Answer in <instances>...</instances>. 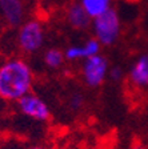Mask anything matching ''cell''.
Here are the masks:
<instances>
[{
    "label": "cell",
    "instance_id": "cell-1",
    "mask_svg": "<svg viewBox=\"0 0 148 149\" xmlns=\"http://www.w3.org/2000/svg\"><path fill=\"white\" fill-rule=\"evenodd\" d=\"M34 85V72L23 59L6 60L0 64V99L18 101L31 92Z\"/></svg>",
    "mask_w": 148,
    "mask_h": 149
},
{
    "label": "cell",
    "instance_id": "cell-2",
    "mask_svg": "<svg viewBox=\"0 0 148 149\" xmlns=\"http://www.w3.org/2000/svg\"><path fill=\"white\" fill-rule=\"evenodd\" d=\"M92 28L95 39H97L102 45H112L120 36L121 24L120 17L114 8H109L100 16L92 19Z\"/></svg>",
    "mask_w": 148,
    "mask_h": 149
},
{
    "label": "cell",
    "instance_id": "cell-3",
    "mask_svg": "<svg viewBox=\"0 0 148 149\" xmlns=\"http://www.w3.org/2000/svg\"><path fill=\"white\" fill-rule=\"evenodd\" d=\"M44 44V28L37 20H28L20 25L18 45L24 53H35Z\"/></svg>",
    "mask_w": 148,
    "mask_h": 149
},
{
    "label": "cell",
    "instance_id": "cell-4",
    "mask_svg": "<svg viewBox=\"0 0 148 149\" xmlns=\"http://www.w3.org/2000/svg\"><path fill=\"white\" fill-rule=\"evenodd\" d=\"M108 71H109L108 60L100 53L90 56L83 60L81 76H83L84 83L90 88L100 87L108 76Z\"/></svg>",
    "mask_w": 148,
    "mask_h": 149
},
{
    "label": "cell",
    "instance_id": "cell-5",
    "mask_svg": "<svg viewBox=\"0 0 148 149\" xmlns=\"http://www.w3.org/2000/svg\"><path fill=\"white\" fill-rule=\"evenodd\" d=\"M16 104H18L19 111L23 115L35 121L44 123L51 118V109H49L48 104L34 92H29L23 97H20L16 101Z\"/></svg>",
    "mask_w": 148,
    "mask_h": 149
},
{
    "label": "cell",
    "instance_id": "cell-6",
    "mask_svg": "<svg viewBox=\"0 0 148 149\" xmlns=\"http://www.w3.org/2000/svg\"><path fill=\"white\" fill-rule=\"evenodd\" d=\"M0 13L11 27L20 25L24 19V4L22 0H0Z\"/></svg>",
    "mask_w": 148,
    "mask_h": 149
},
{
    "label": "cell",
    "instance_id": "cell-7",
    "mask_svg": "<svg viewBox=\"0 0 148 149\" xmlns=\"http://www.w3.org/2000/svg\"><path fill=\"white\" fill-rule=\"evenodd\" d=\"M65 19H67L68 25L77 31L87 29L92 24V19L86 12V9L80 3H72L68 7L65 12Z\"/></svg>",
    "mask_w": 148,
    "mask_h": 149
},
{
    "label": "cell",
    "instance_id": "cell-8",
    "mask_svg": "<svg viewBox=\"0 0 148 149\" xmlns=\"http://www.w3.org/2000/svg\"><path fill=\"white\" fill-rule=\"evenodd\" d=\"M128 80L131 85H133L135 88L148 87V55L140 56L133 63L130 74H128Z\"/></svg>",
    "mask_w": 148,
    "mask_h": 149
},
{
    "label": "cell",
    "instance_id": "cell-9",
    "mask_svg": "<svg viewBox=\"0 0 148 149\" xmlns=\"http://www.w3.org/2000/svg\"><path fill=\"white\" fill-rule=\"evenodd\" d=\"M112 0H80V4L90 15L91 19H95L111 8Z\"/></svg>",
    "mask_w": 148,
    "mask_h": 149
},
{
    "label": "cell",
    "instance_id": "cell-10",
    "mask_svg": "<svg viewBox=\"0 0 148 149\" xmlns=\"http://www.w3.org/2000/svg\"><path fill=\"white\" fill-rule=\"evenodd\" d=\"M64 52H62L58 48H49L44 52V63L48 68L52 69H58L63 65L64 61Z\"/></svg>",
    "mask_w": 148,
    "mask_h": 149
},
{
    "label": "cell",
    "instance_id": "cell-11",
    "mask_svg": "<svg viewBox=\"0 0 148 149\" xmlns=\"http://www.w3.org/2000/svg\"><path fill=\"white\" fill-rule=\"evenodd\" d=\"M64 57L69 61H75V60H84L87 59L86 51H84L83 45H72L68 47L64 52Z\"/></svg>",
    "mask_w": 148,
    "mask_h": 149
},
{
    "label": "cell",
    "instance_id": "cell-12",
    "mask_svg": "<svg viewBox=\"0 0 148 149\" xmlns=\"http://www.w3.org/2000/svg\"><path fill=\"white\" fill-rule=\"evenodd\" d=\"M68 105L72 111H79L84 107V96L81 93H75L72 95L71 99H69V102H68Z\"/></svg>",
    "mask_w": 148,
    "mask_h": 149
},
{
    "label": "cell",
    "instance_id": "cell-13",
    "mask_svg": "<svg viewBox=\"0 0 148 149\" xmlns=\"http://www.w3.org/2000/svg\"><path fill=\"white\" fill-rule=\"evenodd\" d=\"M108 76H109L111 80L119 81V80H121V77H123V71H121L120 68H117V67H114V68H111L108 71Z\"/></svg>",
    "mask_w": 148,
    "mask_h": 149
},
{
    "label": "cell",
    "instance_id": "cell-14",
    "mask_svg": "<svg viewBox=\"0 0 148 149\" xmlns=\"http://www.w3.org/2000/svg\"><path fill=\"white\" fill-rule=\"evenodd\" d=\"M130 149H147V148L144 146V144L143 143H140V141H135V143L131 145Z\"/></svg>",
    "mask_w": 148,
    "mask_h": 149
},
{
    "label": "cell",
    "instance_id": "cell-15",
    "mask_svg": "<svg viewBox=\"0 0 148 149\" xmlns=\"http://www.w3.org/2000/svg\"><path fill=\"white\" fill-rule=\"evenodd\" d=\"M28 149H46L44 146H40V145H34L31 146V148H28Z\"/></svg>",
    "mask_w": 148,
    "mask_h": 149
}]
</instances>
